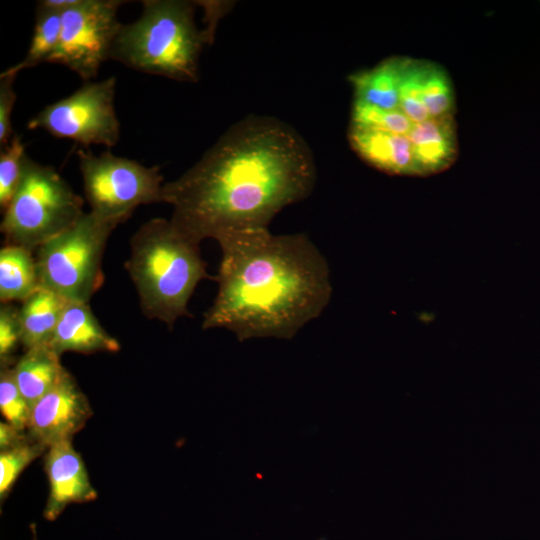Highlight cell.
Listing matches in <instances>:
<instances>
[{"mask_svg":"<svg viewBox=\"0 0 540 540\" xmlns=\"http://www.w3.org/2000/svg\"><path fill=\"white\" fill-rule=\"evenodd\" d=\"M316 181L310 149L288 125L251 116L230 127L179 178L164 183L170 221L200 244L265 230L285 207L308 197Z\"/></svg>","mask_w":540,"mask_h":540,"instance_id":"cell-1","label":"cell"},{"mask_svg":"<svg viewBox=\"0 0 540 540\" xmlns=\"http://www.w3.org/2000/svg\"><path fill=\"white\" fill-rule=\"evenodd\" d=\"M217 294L203 329L224 328L239 341L292 339L318 318L332 295L329 266L302 233L245 231L217 241Z\"/></svg>","mask_w":540,"mask_h":540,"instance_id":"cell-2","label":"cell"},{"mask_svg":"<svg viewBox=\"0 0 540 540\" xmlns=\"http://www.w3.org/2000/svg\"><path fill=\"white\" fill-rule=\"evenodd\" d=\"M125 267L139 296L140 308L150 319L169 327L191 316L189 300L204 279H211L199 244L180 232L170 219L153 218L132 236Z\"/></svg>","mask_w":540,"mask_h":540,"instance_id":"cell-3","label":"cell"},{"mask_svg":"<svg viewBox=\"0 0 540 540\" xmlns=\"http://www.w3.org/2000/svg\"><path fill=\"white\" fill-rule=\"evenodd\" d=\"M140 17L121 25L110 59L127 67L182 82H196L199 57L213 29H199L195 4L183 0H144Z\"/></svg>","mask_w":540,"mask_h":540,"instance_id":"cell-4","label":"cell"},{"mask_svg":"<svg viewBox=\"0 0 540 540\" xmlns=\"http://www.w3.org/2000/svg\"><path fill=\"white\" fill-rule=\"evenodd\" d=\"M83 200L51 166L28 157L21 182L4 210L1 232L10 245L31 251L72 226Z\"/></svg>","mask_w":540,"mask_h":540,"instance_id":"cell-5","label":"cell"},{"mask_svg":"<svg viewBox=\"0 0 540 540\" xmlns=\"http://www.w3.org/2000/svg\"><path fill=\"white\" fill-rule=\"evenodd\" d=\"M116 224L91 212L37 249L39 286L68 302L88 303L103 283L102 257Z\"/></svg>","mask_w":540,"mask_h":540,"instance_id":"cell-6","label":"cell"},{"mask_svg":"<svg viewBox=\"0 0 540 540\" xmlns=\"http://www.w3.org/2000/svg\"><path fill=\"white\" fill-rule=\"evenodd\" d=\"M85 198L90 212L116 224L127 220L140 205L162 202L163 176L159 167L114 155L78 150Z\"/></svg>","mask_w":540,"mask_h":540,"instance_id":"cell-7","label":"cell"},{"mask_svg":"<svg viewBox=\"0 0 540 540\" xmlns=\"http://www.w3.org/2000/svg\"><path fill=\"white\" fill-rule=\"evenodd\" d=\"M116 78L87 82L71 95L45 106L27 122L29 129L85 146L117 144L120 123L115 111Z\"/></svg>","mask_w":540,"mask_h":540,"instance_id":"cell-8","label":"cell"},{"mask_svg":"<svg viewBox=\"0 0 540 540\" xmlns=\"http://www.w3.org/2000/svg\"><path fill=\"white\" fill-rule=\"evenodd\" d=\"M119 0H74L62 11L61 33L49 63L60 64L83 80L98 74L110 59L115 38L121 28Z\"/></svg>","mask_w":540,"mask_h":540,"instance_id":"cell-9","label":"cell"},{"mask_svg":"<svg viewBox=\"0 0 540 540\" xmlns=\"http://www.w3.org/2000/svg\"><path fill=\"white\" fill-rule=\"evenodd\" d=\"M86 395L67 371L62 379L31 408L28 434L47 448L72 441L92 416Z\"/></svg>","mask_w":540,"mask_h":540,"instance_id":"cell-10","label":"cell"},{"mask_svg":"<svg viewBox=\"0 0 540 540\" xmlns=\"http://www.w3.org/2000/svg\"><path fill=\"white\" fill-rule=\"evenodd\" d=\"M44 470L49 483V494L43 510L46 520L54 521L70 504L86 503L97 498L86 465L72 441H63L47 448Z\"/></svg>","mask_w":540,"mask_h":540,"instance_id":"cell-11","label":"cell"},{"mask_svg":"<svg viewBox=\"0 0 540 540\" xmlns=\"http://www.w3.org/2000/svg\"><path fill=\"white\" fill-rule=\"evenodd\" d=\"M49 346L60 356L65 352L92 354L120 349L119 342L102 327L84 302L66 303Z\"/></svg>","mask_w":540,"mask_h":540,"instance_id":"cell-12","label":"cell"},{"mask_svg":"<svg viewBox=\"0 0 540 540\" xmlns=\"http://www.w3.org/2000/svg\"><path fill=\"white\" fill-rule=\"evenodd\" d=\"M407 137L412 146L416 174L440 172L455 159L457 141L453 116L413 123Z\"/></svg>","mask_w":540,"mask_h":540,"instance_id":"cell-13","label":"cell"},{"mask_svg":"<svg viewBox=\"0 0 540 540\" xmlns=\"http://www.w3.org/2000/svg\"><path fill=\"white\" fill-rule=\"evenodd\" d=\"M348 137L356 153L375 168L389 174H416L407 135L349 129Z\"/></svg>","mask_w":540,"mask_h":540,"instance_id":"cell-14","label":"cell"},{"mask_svg":"<svg viewBox=\"0 0 540 540\" xmlns=\"http://www.w3.org/2000/svg\"><path fill=\"white\" fill-rule=\"evenodd\" d=\"M12 370L16 384L31 408L67 372L60 362V355L49 345L27 349Z\"/></svg>","mask_w":540,"mask_h":540,"instance_id":"cell-15","label":"cell"},{"mask_svg":"<svg viewBox=\"0 0 540 540\" xmlns=\"http://www.w3.org/2000/svg\"><path fill=\"white\" fill-rule=\"evenodd\" d=\"M67 302L56 293L40 286L22 302L19 316L22 345L26 350L49 345Z\"/></svg>","mask_w":540,"mask_h":540,"instance_id":"cell-16","label":"cell"},{"mask_svg":"<svg viewBox=\"0 0 540 540\" xmlns=\"http://www.w3.org/2000/svg\"><path fill=\"white\" fill-rule=\"evenodd\" d=\"M39 287L36 259L32 251L18 245H6L0 251V300L24 301Z\"/></svg>","mask_w":540,"mask_h":540,"instance_id":"cell-17","label":"cell"},{"mask_svg":"<svg viewBox=\"0 0 540 540\" xmlns=\"http://www.w3.org/2000/svg\"><path fill=\"white\" fill-rule=\"evenodd\" d=\"M400 67L401 57H392L352 75L353 99L384 109H396Z\"/></svg>","mask_w":540,"mask_h":540,"instance_id":"cell-18","label":"cell"},{"mask_svg":"<svg viewBox=\"0 0 540 540\" xmlns=\"http://www.w3.org/2000/svg\"><path fill=\"white\" fill-rule=\"evenodd\" d=\"M62 11L38 2L35 26L26 56L7 70L18 74L44 62H49L56 51L61 33Z\"/></svg>","mask_w":540,"mask_h":540,"instance_id":"cell-19","label":"cell"},{"mask_svg":"<svg viewBox=\"0 0 540 540\" xmlns=\"http://www.w3.org/2000/svg\"><path fill=\"white\" fill-rule=\"evenodd\" d=\"M427 63L410 58H401L398 84V109L412 123L429 119L423 100V82Z\"/></svg>","mask_w":540,"mask_h":540,"instance_id":"cell-20","label":"cell"},{"mask_svg":"<svg viewBox=\"0 0 540 540\" xmlns=\"http://www.w3.org/2000/svg\"><path fill=\"white\" fill-rule=\"evenodd\" d=\"M412 125L398 108L384 109L353 99L349 129L407 135Z\"/></svg>","mask_w":540,"mask_h":540,"instance_id":"cell-21","label":"cell"},{"mask_svg":"<svg viewBox=\"0 0 540 540\" xmlns=\"http://www.w3.org/2000/svg\"><path fill=\"white\" fill-rule=\"evenodd\" d=\"M46 450V446L29 435L22 443L0 452L1 501L8 496L23 470Z\"/></svg>","mask_w":540,"mask_h":540,"instance_id":"cell-22","label":"cell"},{"mask_svg":"<svg viewBox=\"0 0 540 540\" xmlns=\"http://www.w3.org/2000/svg\"><path fill=\"white\" fill-rule=\"evenodd\" d=\"M423 100L430 118L453 116L454 92L446 72L431 63H427L424 82Z\"/></svg>","mask_w":540,"mask_h":540,"instance_id":"cell-23","label":"cell"},{"mask_svg":"<svg viewBox=\"0 0 540 540\" xmlns=\"http://www.w3.org/2000/svg\"><path fill=\"white\" fill-rule=\"evenodd\" d=\"M28 155L20 136L14 135L0 153V207L6 209L24 173Z\"/></svg>","mask_w":540,"mask_h":540,"instance_id":"cell-24","label":"cell"},{"mask_svg":"<svg viewBox=\"0 0 540 540\" xmlns=\"http://www.w3.org/2000/svg\"><path fill=\"white\" fill-rule=\"evenodd\" d=\"M0 411L5 422L20 431H27L31 406L20 392L12 367H2L0 372Z\"/></svg>","mask_w":540,"mask_h":540,"instance_id":"cell-25","label":"cell"},{"mask_svg":"<svg viewBox=\"0 0 540 540\" xmlns=\"http://www.w3.org/2000/svg\"><path fill=\"white\" fill-rule=\"evenodd\" d=\"M22 344V333L19 309L10 303H2L0 307V364L12 367L15 364L14 354Z\"/></svg>","mask_w":540,"mask_h":540,"instance_id":"cell-26","label":"cell"},{"mask_svg":"<svg viewBox=\"0 0 540 540\" xmlns=\"http://www.w3.org/2000/svg\"><path fill=\"white\" fill-rule=\"evenodd\" d=\"M17 74L3 71L0 75V145L6 146L14 135H12L11 116L16 101L14 81Z\"/></svg>","mask_w":540,"mask_h":540,"instance_id":"cell-27","label":"cell"},{"mask_svg":"<svg viewBox=\"0 0 540 540\" xmlns=\"http://www.w3.org/2000/svg\"><path fill=\"white\" fill-rule=\"evenodd\" d=\"M29 437L27 431H20L8 424L7 422L0 423V450H6L14 447Z\"/></svg>","mask_w":540,"mask_h":540,"instance_id":"cell-28","label":"cell"},{"mask_svg":"<svg viewBox=\"0 0 540 540\" xmlns=\"http://www.w3.org/2000/svg\"><path fill=\"white\" fill-rule=\"evenodd\" d=\"M31 529H32V532H33V540H37V537H36V528L34 525L31 526Z\"/></svg>","mask_w":540,"mask_h":540,"instance_id":"cell-29","label":"cell"}]
</instances>
